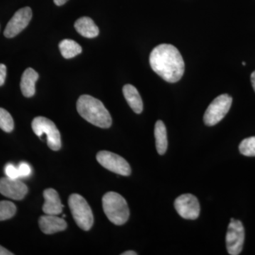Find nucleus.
I'll return each mask as SVG.
<instances>
[{
  "label": "nucleus",
  "instance_id": "nucleus-1",
  "mask_svg": "<svg viewBox=\"0 0 255 255\" xmlns=\"http://www.w3.org/2000/svg\"><path fill=\"white\" fill-rule=\"evenodd\" d=\"M150 65L152 70L164 81L175 83L181 80L185 65L177 48L170 44H160L151 52Z\"/></svg>",
  "mask_w": 255,
  "mask_h": 255
},
{
  "label": "nucleus",
  "instance_id": "nucleus-2",
  "mask_svg": "<svg viewBox=\"0 0 255 255\" xmlns=\"http://www.w3.org/2000/svg\"><path fill=\"white\" fill-rule=\"evenodd\" d=\"M77 110L82 118L96 127L108 128L112 126L110 112L101 101L92 96H80L77 102Z\"/></svg>",
  "mask_w": 255,
  "mask_h": 255
},
{
  "label": "nucleus",
  "instance_id": "nucleus-3",
  "mask_svg": "<svg viewBox=\"0 0 255 255\" xmlns=\"http://www.w3.org/2000/svg\"><path fill=\"white\" fill-rule=\"evenodd\" d=\"M102 206L106 216L111 222L122 226L127 222L130 216L128 206L123 196L110 191L102 198Z\"/></svg>",
  "mask_w": 255,
  "mask_h": 255
},
{
  "label": "nucleus",
  "instance_id": "nucleus-4",
  "mask_svg": "<svg viewBox=\"0 0 255 255\" xmlns=\"http://www.w3.org/2000/svg\"><path fill=\"white\" fill-rule=\"evenodd\" d=\"M69 206L77 225L84 230L91 229L94 223V216L87 201L79 194H71L69 197Z\"/></svg>",
  "mask_w": 255,
  "mask_h": 255
},
{
  "label": "nucleus",
  "instance_id": "nucleus-5",
  "mask_svg": "<svg viewBox=\"0 0 255 255\" xmlns=\"http://www.w3.org/2000/svg\"><path fill=\"white\" fill-rule=\"evenodd\" d=\"M32 129L36 135H46L47 143L51 150H59L61 147V137L56 126L50 119L43 117H36L32 122Z\"/></svg>",
  "mask_w": 255,
  "mask_h": 255
},
{
  "label": "nucleus",
  "instance_id": "nucleus-6",
  "mask_svg": "<svg viewBox=\"0 0 255 255\" xmlns=\"http://www.w3.org/2000/svg\"><path fill=\"white\" fill-rule=\"evenodd\" d=\"M233 98L227 94L216 97L209 106L204 116V122L208 127H213L220 122L229 112Z\"/></svg>",
  "mask_w": 255,
  "mask_h": 255
},
{
  "label": "nucleus",
  "instance_id": "nucleus-7",
  "mask_svg": "<svg viewBox=\"0 0 255 255\" xmlns=\"http://www.w3.org/2000/svg\"><path fill=\"white\" fill-rule=\"evenodd\" d=\"M97 159L99 163L114 173L122 176H129L131 174L130 164L123 157L110 151H100L97 153Z\"/></svg>",
  "mask_w": 255,
  "mask_h": 255
},
{
  "label": "nucleus",
  "instance_id": "nucleus-8",
  "mask_svg": "<svg viewBox=\"0 0 255 255\" xmlns=\"http://www.w3.org/2000/svg\"><path fill=\"white\" fill-rule=\"evenodd\" d=\"M226 241L228 254H241L245 242V228L241 221L231 219L226 233Z\"/></svg>",
  "mask_w": 255,
  "mask_h": 255
},
{
  "label": "nucleus",
  "instance_id": "nucleus-9",
  "mask_svg": "<svg viewBox=\"0 0 255 255\" xmlns=\"http://www.w3.org/2000/svg\"><path fill=\"white\" fill-rule=\"evenodd\" d=\"M174 208L181 217L184 219L195 220L200 214V204L195 196L182 194L174 201Z\"/></svg>",
  "mask_w": 255,
  "mask_h": 255
},
{
  "label": "nucleus",
  "instance_id": "nucleus-10",
  "mask_svg": "<svg viewBox=\"0 0 255 255\" xmlns=\"http://www.w3.org/2000/svg\"><path fill=\"white\" fill-rule=\"evenodd\" d=\"M31 18L32 10L28 6L18 10L6 25L4 36L9 38L17 36L28 26Z\"/></svg>",
  "mask_w": 255,
  "mask_h": 255
},
{
  "label": "nucleus",
  "instance_id": "nucleus-11",
  "mask_svg": "<svg viewBox=\"0 0 255 255\" xmlns=\"http://www.w3.org/2000/svg\"><path fill=\"white\" fill-rule=\"evenodd\" d=\"M0 193L14 200H21L28 193V187L18 179L3 177L0 179Z\"/></svg>",
  "mask_w": 255,
  "mask_h": 255
},
{
  "label": "nucleus",
  "instance_id": "nucleus-12",
  "mask_svg": "<svg viewBox=\"0 0 255 255\" xmlns=\"http://www.w3.org/2000/svg\"><path fill=\"white\" fill-rule=\"evenodd\" d=\"M39 227L42 232L45 234L50 235L53 233L65 231L67 228L66 221L56 215H45L39 219Z\"/></svg>",
  "mask_w": 255,
  "mask_h": 255
},
{
  "label": "nucleus",
  "instance_id": "nucleus-13",
  "mask_svg": "<svg viewBox=\"0 0 255 255\" xmlns=\"http://www.w3.org/2000/svg\"><path fill=\"white\" fill-rule=\"evenodd\" d=\"M45 202L43 211L47 215H59L63 212L64 206L60 201L59 194L55 189H47L43 191Z\"/></svg>",
  "mask_w": 255,
  "mask_h": 255
},
{
  "label": "nucleus",
  "instance_id": "nucleus-14",
  "mask_svg": "<svg viewBox=\"0 0 255 255\" xmlns=\"http://www.w3.org/2000/svg\"><path fill=\"white\" fill-rule=\"evenodd\" d=\"M38 78H39V75L33 69L27 68L23 72L22 77H21V83H20V87H21V92L24 97H31L35 95V92H36L35 85H36Z\"/></svg>",
  "mask_w": 255,
  "mask_h": 255
},
{
  "label": "nucleus",
  "instance_id": "nucleus-15",
  "mask_svg": "<svg viewBox=\"0 0 255 255\" xmlns=\"http://www.w3.org/2000/svg\"><path fill=\"white\" fill-rule=\"evenodd\" d=\"M75 28L81 36L85 38H95L100 33L98 26L91 18L87 16L78 18L75 21Z\"/></svg>",
  "mask_w": 255,
  "mask_h": 255
},
{
  "label": "nucleus",
  "instance_id": "nucleus-16",
  "mask_svg": "<svg viewBox=\"0 0 255 255\" xmlns=\"http://www.w3.org/2000/svg\"><path fill=\"white\" fill-rule=\"evenodd\" d=\"M123 93L126 100L132 111L136 114L142 113L143 104L137 89L131 85H126L123 87Z\"/></svg>",
  "mask_w": 255,
  "mask_h": 255
},
{
  "label": "nucleus",
  "instance_id": "nucleus-17",
  "mask_svg": "<svg viewBox=\"0 0 255 255\" xmlns=\"http://www.w3.org/2000/svg\"><path fill=\"white\" fill-rule=\"evenodd\" d=\"M155 137L156 148L159 155H162L165 153L168 146L167 141V129L162 121L156 122L155 126Z\"/></svg>",
  "mask_w": 255,
  "mask_h": 255
},
{
  "label": "nucleus",
  "instance_id": "nucleus-18",
  "mask_svg": "<svg viewBox=\"0 0 255 255\" xmlns=\"http://www.w3.org/2000/svg\"><path fill=\"white\" fill-rule=\"evenodd\" d=\"M60 53L66 59L73 58L82 53V47L73 40L65 39L59 43Z\"/></svg>",
  "mask_w": 255,
  "mask_h": 255
},
{
  "label": "nucleus",
  "instance_id": "nucleus-19",
  "mask_svg": "<svg viewBox=\"0 0 255 255\" xmlns=\"http://www.w3.org/2000/svg\"><path fill=\"white\" fill-rule=\"evenodd\" d=\"M16 207L14 203L8 201H0V221L11 219L16 214Z\"/></svg>",
  "mask_w": 255,
  "mask_h": 255
},
{
  "label": "nucleus",
  "instance_id": "nucleus-20",
  "mask_svg": "<svg viewBox=\"0 0 255 255\" xmlns=\"http://www.w3.org/2000/svg\"><path fill=\"white\" fill-rule=\"evenodd\" d=\"M239 150L242 155L255 157V136L244 139L240 144Z\"/></svg>",
  "mask_w": 255,
  "mask_h": 255
},
{
  "label": "nucleus",
  "instance_id": "nucleus-21",
  "mask_svg": "<svg viewBox=\"0 0 255 255\" xmlns=\"http://www.w3.org/2000/svg\"><path fill=\"white\" fill-rule=\"evenodd\" d=\"M14 120L11 114L4 109L0 108V128L6 132L12 131L14 129Z\"/></svg>",
  "mask_w": 255,
  "mask_h": 255
},
{
  "label": "nucleus",
  "instance_id": "nucleus-22",
  "mask_svg": "<svg viewBox=\"0 0 255 255\" xmlns=\"http://www.w3.org/2000/svg\"><path fill=\"white\" fill-rule=\"evenodd\" d=\"M4 172L6 177H9L10 179H18L19 178L18 167H15L13 164H6L4 167Z\"/></svg>",
  "mask_w": 255,
  "mask_h": 255
},
{
  "label": "nucleus",
  "instance_id": "nucleus-23",
  "mask_svg": "<svg viewBox=\"0 0 255 255\" xmlns=\"http://www.w3.org/2000/svg\"><path fill=\"white\" fill-rule=\"evenodd\" d=\"M18 174L19 178H26L29 177L31 174V168L29 164L26 162H21L18 167Z\"/></svg>",
  "mask_w": 255,
  "mask_h": 255
},
{
  "label": "nucleus",
  "instance_id": "nucleus-24",
  "mask_svg": "<svg viewBox=\"0 0 255 255\" xmlns=\"http://www.w3.org/2000/svg\"><path fill=\"white\" fill-rule=\"evenodd\" d=\"M6 75V68L4 64H0V86L4 85Z\"/></svg>",
  "mask_w": 255,
  "mask_h": 255
},
{
  "label": "nucleus",
  "instance_id": "nucleus-25",
  "mask_svg": "<svg viewBox=\"0 0 255 255\" xmlns=\"http://www.w3.org/2000/svg\"><path fill=\"white\" fill-rule=\"evenodd\" d=\"M13 253L5 249L4 247L0 246V255H12Z\"/></svg>",
  "mask_w": 255,
  "mask_h": 255
},
{
  "label": "nucleus",
  "instance_id": "nucleus-26",
  "mask_svg": "<svg viewBox=\"0 0 255 255\" xmlns=\"http://www.w3.org/2000/svg\"><path fill=\"white\" fill-rule=\"evenodd\" d=\"M68 0H54V3L58 6H62L68 1Z\"/></svg>",
  "mask_w": 255,
  "mask_h": 255
},
{
  "label": "nucleus",
  "instance_id": "nucleus-27",
  "mask_svg": "<svg viewBox=\"0 0 255 255\" xmlns=\"http://www.w3.org/2000/svg\"><path fill=\"white\" fill-rule=\"evenodd\" d=\"M251 82L253 85V89H254L255 92V71L253 72L251 75Z\"/></svg>",
  "mask_w": 255,
  "mask_h": 255
},
{
  "label": "nucleus",
  "instance_id": "nucleus-28",
  "mask_svg": "<svg viewBox=\"0 0 255 255\" xmlns=\"http://www.w3.org/2000/svg\"><path fill=\"white\" fill-rule=\"evenodd\" d=\"M137 253L134 251H127L125 253H122V255H137Z\"/></svg>",
  "mask_w": 255,
  "mask_h": 255
}]
</instances>
